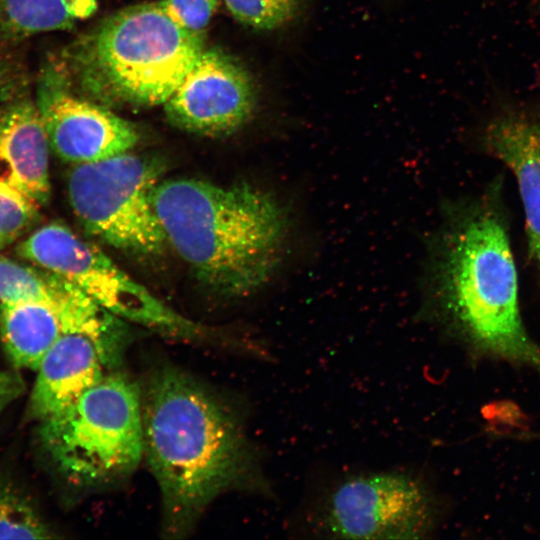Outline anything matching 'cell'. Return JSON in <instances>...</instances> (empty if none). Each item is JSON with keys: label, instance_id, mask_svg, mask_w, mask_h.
<instances>
[{"label": "cell", "instance_id": "21", "mask_svg": "<svg viewBox=\"0 0 540 540\" xmlns=\"http://www.w3.org/2000/svg\"><path fill=\"white\" fill-rule=\"evenodd\" d=\"M27 72L21 61L0 45V104L26 93Z\"/></svg>", "mask_w": 540, "mask_h": 540}, {"label": "cell", "instance_id": "3", "mask_svg": "<svg viewBox=\"0 0 540 540\" xmlns=\"http://www.w3.org/2000/svg\"><path fill=\"white\" fill-rule=\"evenodd\" d=\"M152 203L167 243L214 292L243 297L281 266L290 236L285 206L246 182L160 181Z\"/></svg>", "mask_w": 540, "mask_h": 540}, {"label": "cell", "instance_id": "4", "mask_svg": "<svg viewBox=\"0 0 540 540\" xmlns=\"http://www.w3.org/2000/svg\"><path fill=\"white\" fill-rule=\"evenodd\" d=\"M205 49L158 2L128 6L102 21L56 61L70 83L106 103L164 104Z\"/></svg>", "mask_w": 540, "mask_h": 540}, {"label": "cell", "instance_id": "18", "mask_svg": "<svg viewBox=\"0 0 540 540\" xmlns=\"http://www.w3.org/2000/svg\"><path fill=\"white\" fill-rule=\"evenodd\" d=\"M232 16L258 30H274L295 20L308 0H224Z\"/></svg>", "mask_w": 540, "mask_h": 540}, {"label": "cell", "instance_id": "7", "mask_svg": "<svg viewBox=\"0 0 540 540\" xmlns=\"http://www.w3.org/2000/svg\"><path fill=\"white\" fill-rule=\"evenodd\" d=\"M17 254L67 279L120 319L181 336L202 333L199 325L164 305L100 249L61 223L36 229L18 245Z\"/></svg>", "mask_w": 540, "mask_h": 540}, {"label": "cell", "instance_id": "6", "mask_svg": "<svg viewBox=\"0 0 540 540\" xmlns=\"http://www.w3.org/2000/svg\"><path fill=\"white\" fill-rule=\"evenodd\" d=\"M162 173L160 161L130 151L74 164L69 202L90 234L118 249L157 254L168 244L152 203Z\"/></svg>", "mask_w": 540, "mask_h": 540}, {"label": "cell", "instance_id": "16", "mask_svg": "<svg viewBox=\"0 0 540 540\" xmlns=\"http://www.w3.org/2000/svg\"><path fill=\"white\" fill-rule=\"evenodd\" d=\"M75 288L76 285L53 272L0 255V303L38 302L58 311Z\"/></svg>", "mask_w": 540, "mask_h": 540}, {"label": "cell", "instance_id": "15", "mask_svg": "<svg viewBox=\"0 0 540 540\" xmlns=\"http://www.w3.org/2000/svg\"><path fill=\"white\" fill-rule=\"evenodd\" d=\"M98 0H0V37L19 41L68 29L90 17Z\"/></svg>", "mask_w": 540, "mask_h": 540}, {"label": "cell", "instance_id": "9", "mask_svg": "<svg viewBox=\"0 0 540 540\" xmlns=\"http://www.w3.org/2000/svg\"><path fill=\"white\" fill-rule=\"evenodd\" d=\"M35 102L50 149L66 162L103 160L130 151L138 142L131 123L79 97L56 61L42 68Z\"/></svg>", "mask_w": 540, "mask_h": 540}, {"label": "cell", "instance_id": "10", "mask_svg": "<svg viewBox=\"0 0 540 540\" xmlns=\"http://www.w3.org/2000/svg\"><path fill=\"white\" fill-rule=\"evenodd\" d=\"M256 103V87L244 66L224 51L209 48L163 105L178 128L219 137L246 124Z\"/></svg>", "mask_w": 540, "mask_h": 540}, {"label": "cell", "instance_id": "22", "mask_svg": "<svg viewBox=\"0 0 540 540\" xmlns=\"http://www.w3.org/2000/svg\"><path fill=\"white\" fill-rule=\"evenodd\" d=\"M22 378L15 372L0 369V413L23 392Z\"/></svg>", "mask_w": 540, "mask_h": 540}, {"label": "cell", "instance_id": "2", "mask_svg": "<svg viewBox=\"0 0 540 540\" xmlns=\"http://www.w3.org/2000/svg\"><path fill=\"white\" fill-rule=\"evenodd\" d=\"M141 400L144 455L165 532L181 536L222 492L253 484L254 453L235 414L177 368L154 372Z\"/></svg>", "mask_w": 540, "mask_h": 540}, {"label": "cell", "instance_id": "17", "mask_svg": "<svg viewBox=\"0 0 540 540\" xmlns=\"http://www.w3.org/2000/svg\"><path fill=\"white\" fill-rule=\"evenodd\" d=\"M53 535L31 501L0 482V539H48Z\"/></svg>", "mask_w": 540, "mask_h": 540}, {"label": "cell", "instance_id": "20", "mask_svg": "<svg viewBox=\"0 0 540 540\" xmlns=\"http://www.w3.org/2000/svg\"><path fill=\"white\" fill-rule=\"evenodd\" d=\"M160 7L181 28L203 34L217 10L219 0H160Z\"/></svg>", "mask_w": 540, "mask_h": 540}, {"label": "cell", "instance_id": "11", "mask_svg": "<svg viewBox=\"0 0 540 540\" xmlns=\"http://www.w3.org/2000/svg\"><path fill=\"white\" fill-rule=\"evenodd\" d=\"M49 150L35 100L24 93L0 104V181L40 206L50 197Z\"/></svg>", "mask_w": 540, "mask_h": 540}, {"label": "cell", "instance_id": "19", "mask_svg": "<svg viewBox=\"0 0 540 540\" xmlns=\"http://www.w3.org/2000/svg\"><path fill=\"white\" fill-rule=\"evenodd\" d=\"M39 207L23 192L0 181V249L15 242L37 222Z\"/></svg>", "mask_w": 540, "mask_h": 540}, {"label": "cell", "instance_id": "13", "mask_svg": "<svg viewBox=\"0 0 540 540\" xmlns=\"http://www.w3.org/2000/svg\"><path fill=\"white\" fill-rule=\"evenodd\" d=\"M106 368L92 338L77 331H62L36 370L29 414L41 421L59 412L98 384Z\"/></svg>", "mask_w": 540, "mask_h": 540}, {"label": "cell", "instance_id": "12", "mask_svg": "<svg viewBox=\"0 0 540 540\" xmlns=\"http://www.w3.org/2000/svg\"><path fill=\"white\" fill-rule=\"evenodd\" d=\"M484 146L516 179L528 253L540 277V117L514 111L500 114L487 125Z\"/></svg>", "mask_w": 540, "mask_h": 540}, {"label": "cell", "instance_id": "5", "mask_svg": "<svg viewBox=\"0 0 540 540\" xmlns=\"http://www.w3.org/2000/svg\"><path fill=\"white\" fill-rule=\"evenodd\" d=\"M41 443L69 480L102 484L132 473L144 455L138 386L113 372L40 421Z\"/></svg>", "mask_w": 540, "mask_h": 540}, {"label": "cell", "instance_id": "1", "mask_svg": "<svg viewBox=\"0 0 540 540\" xmlns=\"http://www.w3.org/2000/svg\"><path fill=\"white\" fill-rule=\"evenodd\" d=\"M430 291L434 317L470 363H504L540 376V345L520 313L499 186L448 212L434 243Z\"/></svg>", "mask_w": 540, "mask_h": 540}, {"label": "cell", "instance_id": "8", "mask_svg": "<svg viewBox=\"0 0 540 540\" xmlns=\"http://www.w3.org/2000/svg\"><path fill=\"white\" fill-rule=\"evenodd\" d=\"M440 517L433 491L403 472L349 476L325 494L319 528L348 539H419L434 532Z\"/></svg>", "mask_w": 540, "mask_h": 540}, {"label": "cell", "instance_id": "14", "mask_svg": "<svg viewBox=\"0 0 540 540\" xmlns=\"http://www.w3.org/2000/svg\"><path fill=\"white\" fill-rule=\"evenodd\" d=\"M62 331L58 312L47 304L0 303V339L16 368L36 371Z\"/></svg>", "mask_w": 540, "mask_h": 540}]
</instances>
